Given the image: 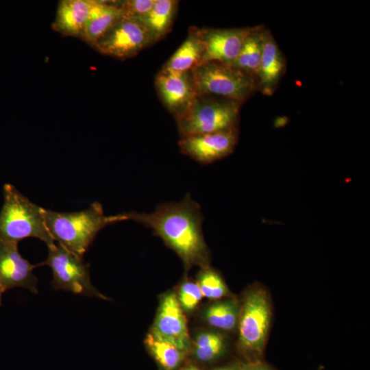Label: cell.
<instances>
[{
  "label": "cell",
  "instance_id": "19",
  "mask_svg": "<svg viewBox=\"0 0 370 370\" xmlns=\"http://www.w3.org/2000/svg\"><path fill=\"white\" fill-rule=\"evenodd\" d=\"M263 26L252 27L232 65L256 79L262 53Z\"/></svg>",
  "mask_w": 370,
  "mask_h": 370
},
{
  "label": "cell",
  "instance_id": "3",
  "mask_svg": "<svg viewBox=\"0 0 370 370\" xmlns=\"http://www.w3.org/2000/svg\"><path fill=\"white\" fill-rule=\"evenodd\" d=\"M4 203L0 212V242L18 243L34 237L44 241L47 246L55 241L45 225L43 208L32 203L14 186H3Z\"/></svg>",
  "mask_w": 370,
  "mask_h": 370
},
{
  "label": "cell",
  "instance_id": "24",
  "mask_svg": "<svg viewBox=\"0 0 370 370\" xmlns=\"http://www.w3.org/2000/svg\"><path fill=\"white\" fill-rule=\"evenodd\" d=\"M202 297L198 284L186 282L180 288L177 299L183 310L191 311L198 305Z\"/></svg>",
  "mask_w": 370,
  "mask_h": 370
},
{
  "label": "cell",
  "instance_id": "1",
  "mask_svg": "<svg viewBox=\"0 0 370 370\" xmlns=\"http://www.w3.org/2000/svg\"><path fill=\"white\" fill-rule=\"evenodd\" d=\"M120 215L121 221L132 220L151 228L186 267H206L208 253L202 233L201 208L189 193L180 201L158 205L151 213L130 212Z\"/></svg>",
  "mask_w": 370,
  "mask_h": 370
},
{
  "label": "cell",
  "instance_id": "26",
  "mask_svg": "<svg viewBox=\"0 0 370 370\" xmlns=\"http://www.w3.org/2000/svg\"><path fill=\"white\" fill-rule=\"evenodd\" d=\"M241 370H273L268 365L259 361L250 362L240 367Z\"/></svg>",
  "mask_w": 370,
  "mask_h": 370
},
{
  "label": "cell",
  "instance_id": "23",
  "mask_svg": "<svg viewBox=\"0 0 370 370\" xmlns=\"http://www.w3.org/2000/svg\"><path fill=\"white\" fill-rule=\"evenodd\" d=\"M198 285L203 297L219 299L227 293V288L221 277L215 271L205 269L200 274Z\"/></svg>",
  "mask_w": 370,
  "mask_h": 370
},
{
  "label": "cell",
  "instance_id": "27",
  "mask_svg": "<svg viewBox=\"0 0 370 370\" xmlns=\"http://www.w3.org/2000/svg\"><path fill=\"white\" fill-rule=\"evenodd\" d=\"M182 370H199L196 366L188 365L184 368Z\"/></svg>",
  "mask_w": 370,
  "mask_h": 370
},
{
  "label": "cell",
  "instance_id": "21",
  "mask_svg": "<svg viewBox=\"0 0 370 370\" xmlns=\"http://www.w3.org/2000/svg\"><path fill=\"white\" fill-rule=\"evenodd\" d=\"M238 316V306L234 300L213 303L205 312L206 319L211 326L227 331L235 328Z\"/></svg>",
  "mask_w": 370,
  "mask_h": 370
},
{
  "label": "cell",
  "instance_id": "25",
  "mask_svg": "<svg viewBox=\"0 0 370 370\" xmlns=\"http://www.w3.org/2000/svg\"><path fill=\"white\" fill-rule=\"evenodd\" d=\"M154 1L127 0L116 1V5L122 10L123 17L139 20L151 10Z\"/></svg>",
  "mask_w": 370,
  "mask_h": 370
},
{
  "label": "cell",
  "instance_id": "5",
  "mask_svg": "<svg viewBox=\"0 0 370 370\" xmlns=\"http://www.w3.org/2000/svg\"><path fill=\"white\" fill-rule=\"evenodd\" d=\"M197 95L213 96L243 103L257 91L254 77L232 64L204 62L191 71Z\"/></svg>",
  "mask_w": 370,
  "mask_h": 370
},
{
  "label": "cell",
  "instance_id": "20",
  "mask_svg": "<svg viewBox=\"0 0 370 370\" xmlns=\"http://www.w3.org/2000/svg\"><path fill=\"white\" fill-rule=\"evenodd\" d=\"M145 344L163 370H176L186 352L152 331L147 335Z\"/></svg>",
  "mask_w": 370,
  "mask_h": 370
},
{
  "label": "cell",
  "instance_id": "9",
  "mask_svg": "<svg viewBox=\"0 0 370 370\" xmlns=\"http://www.w3.org/2000/svg\"><path fill=\"white\" fill-rule=\"evenodd\" d=\"M238 139L237 128L182 137L178 143L184 155L202 164L219 160L232 153Z\"/></svg>",
  "mask_w": 370,
  "mask_h": 370
},
{
  "label": "cell",
  "instance_id": "14",
  "mask_svg": "<svg viewBox=\"0 0 370 370\" xmlns=\"http://www.w3.org/2000/svg\"><path fill=\"white\" fill-rule=\"evenodd\" d=\"M286 71V60L269 29H264L262 53L256 77L257 90L271 96Z\"/></svg>",
  "mask_w": 370,
  "mask_h": 370
},
{
  "label": "cell",
  "instance_id": "2",
  "mask_svg": "<svg viewBox=\"0 0 370 370\" xmlns=\"http://www.w3.org/2000/svg\"><path fill=\"white\" fill-rule=\"evenodd\" d=\"M42 214L53 241L81 257L101 230L121 221L119 214L106 215L99 202L92 203L84 210L74 212H58L43 208Z\"/></svg>",
  "mask_w": 370,
  "mask_h": 370
},
{
  "label": "cell",
  "instance_id": "22",
  "mask_svg": "<svg viewBox=\"0 0 370 370\" xmlns=\"http://www.w3.org/2000/svg\"><path fill=\"white\" fill-rule=\"evenodd\" d=\"M225 350V340L219 333L203 332L195 341L194 355L201 362L213 361L222 356Z\"/></svg>",
  "mask_w": 370,
  "mask_h": 370
},
{
  "label": "cell",
  "instance_id": "17",
  "mask_svg": "<svg viewBox=\"0 0 370 370\" xmlns=\"http://www.w3.org/2000/svg\"><path fill=\"white\" fill-rule=\"evenodd\" d=\"M204 52V48L199 29L191 27L187 38L162 69L173 73L191 71L201 64Z\"/></svg>",
  "mask_w": 370,
  "mask_h": 370
},
{
  "label": "cell",
  "instance_id": "28",
  "mask_svg": "<svg viewBox=\"0 0 370 370\" xmlns=\"http://www.w3.org/2000/svg\"><path fill=\"white\" fill-rule=\"evenodd\" d=\"M214 370H241V368H230V367H225V368H219L216 369Z\"/></svg>",
  "mask_w": 370,
  "mask_h": 370
},
{
  "label": "cell",
  "instance_id": "15",
  "mask_svg": "<svg viewBox=\"0 0 370 370\" xmlns=\"http://www.w3.org/2000/svg\"><path fill=\"white\" fill-rule=\"evenodd\" d=\"M94 0H62L59 2L53 29L62 35L80 37Z\"/></svg>",
  "mask_w": 370,
  "mask_h": 370
},
{
  "label": "cell",
  "instance_id": "29",
  "mask_svg": "<svg viewBox=\"0 0 370 370\" xmlns=\"http://www.w3.org/2000/svg\"><path fill=\"white\" fill-rule=\"evenodd\" d=\"M4 292H5V291L3 290V287L0 284V304H1V297H2V295H3V293Z\"/></svg>",
  "mask_w": 370,
  "mask_h": 370
},
{
  "label": "cell",
  "instance_id": "11",
  "mask_svg": "<svg viewBox=\"0 0 370 370\" xmlns=\"http://www.w3.org/2000/svg\"><path fill=\"white\" fill-rule=\"evenodd\" d=\"M251 28L199 29L204 48L201 64L216 61L232 64Z\"/></svg>",
  "mask_w": 370,
  "mask_h": 370
},
{
  "label": "cell",
  "instance_id": "4",
  "mask_svg": "<svg viewBox=\"0 0 370 370\" xmlns=\"http://www.w3.org/2000/svg\"><path fill=\"white\" fill-rule=\"evenodd\" d=\"M241 105L228 99L198 95L175 117L180 137L237 128Z\"/></svg>",
  "mask_w": 370,
  "mask_h": 370
},
{
  "label": "cell",
  "instance_id": "7",
  "mask_svg": "<svg viewBox=\"0 0 370 370\" xmlns=\"http://www.w3.org/2000/svg\"><path fill=\"white\" fill-rule=\"evenodd\" d=\"M238 318L241 347L256 356L261 355L271 321L269 299L262 289H254L247 293Z\"/></svg>",
  "mask_w": 370,
  "mask_h": 370
},
{
  "label": "cell",
  "instance_id": "18",
  "mask_svg": "<svg viewBox=\"0 0 370 370\" xmlns=\"http://www.w3.org/2000/svg\"><path fill=\"white\" fill-rule=\"evenodd\" d=\"M178 1L155 0L151 10L138 21L149 32L153 42L162 39L171 29Z\"/></svg>",
  "mask_w": 370,
  "mask_h": 370
},
{
  "label": "cell",
  "instance_id": "10",
  "mask_svg": "<svg viewBox=\"0 0 370 370\" xmlns=\"http://www.w3.org/2000/svg\"><path fill=\"white\" fill-rule=\"evenodd\" d=\"M158 95L174 116L185 111L197 98L191 71L173 73L161 69L155 79Z\"/></svg>",
  "mask_w": 370,
  "mask_h": 370
},
{
  "label": "cell",
  "instance_id": "16",
  "mask_svg": "<svg viewBox=\"0 0 370 370\" xmlns=\"http://www.w3.org/2000/svg\"><path fill=\"white\" fill-rule=\"evenodd\" d=\"M123 16L116 1L94 0L81 38L92 47Z\"/></svg>",
  "mask_w": 370,
  "mask_h": 370
},
{
  "label": "cell",
  "instance_id": "12",
  "mask_svg": "<svg viewBox=\"0 0 370 370\" xmlns=\"http://www.w3.org/2000/svg\"><path fill=\"white\" fill-rule=\"evenodd\" d=\"M17 243L0 242V284L5 291L21 287L38 293V279L33 270L37 265L30 264L19 254Z\"/></svg>",
  "mask_w": 370,
  "mask_h": 370
},
{
  "label": "cell",
  "instance_id": "8",
  "mask_svg": "<svg viewBox=\"0 0 370 370\" xmlns=\"http://www.w3.org/2000/svg\"><path fill=\"white\" fill-rule=\"evenodd\" d=\"M152 43L149 32L140 22L123 16L92 47L103 55L125 60Z\"/></svg>",
  "mask_w": 370,
  "mask_h": 370
},
{
  "label": "cell",
  "instance_id": "13",
  "mask_svg": "<svg viewBox=\"0 0 370 370\" xmlns=\"http://www.w3.org/2000/svg\"><path fill=\"white\" fill-rule=\"evenodd\" d=\"M151 331L185 352L188 350L190 338L186 320L175 294L168 293L162 297Z\"/></svg>",
  "mask_w": 370,
  "mask_h": 370
},
{
  "label": "cell",
  "instance_id": "6",
  "mask_svg": "<svg viewBox=\"0 0 370 370\" xmlns=\"http://www.w3.org/2000/svg\"><path fill=\"white\" fill-rule=\"evenodd\" d=\"M45 261L38 266H49L53 273L52 287L85 296L106 299L92 284L89 265L81 257L59 244L48 246Z\"/></svg>",
  "mask_w": 370,
  "mask_h": 370
}]
</instances>
